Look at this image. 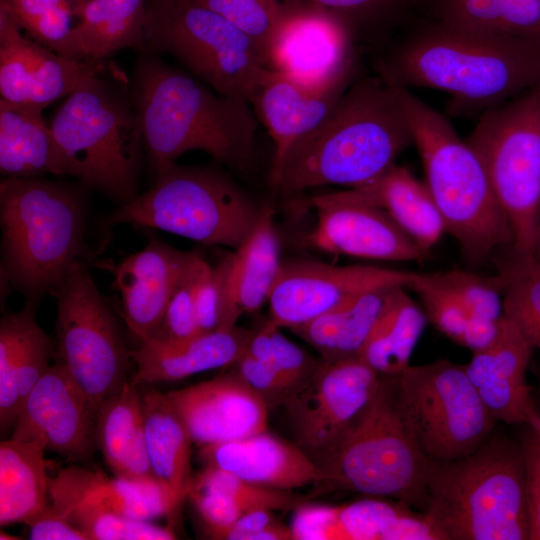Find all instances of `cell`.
<instances>
[{"label":"cell","instance_id":"51","mask_svg":"<svg viewBox=\"0 0 540 540\" xmlns=\"http://www.w3.org/2000/svg\"><path fill=\"white\" fill-rule=\"evenodd\" d=\"M223 306L221 274L216 265L211 266L204 260L195 290L196 317L200 333L220 329Z\"/></svg>","mask_w":540,"mask_h":540},{"label":"cell","instance_id":"58","mask_svg":"<svg viewBox=\"0 0 540 540\" xmlns=\"http://www.w3.org/2000/svg\"><path fill=\"white\" fill-rule=\"evenodd\" d=\"M528 426L534 429L540 437V414L539 413L533 418V420Z\"/></svg>","mask_w":540,"mask_h":540},{"label":"cell","instance_id":"32","mask_svg":"<svg viewBox=\"0 0 540 540\" xmlns=\"http://www.w3.org/2000/svg\"><path fill=\"white\" fill-rule=\"evenodd\" d=\"M43 110L0 100V171L5 177L63 175L55 138Z\"/></svg>","mask_w":540,"mask_h":540},{"label":"cell","instance_id":"28","mask_svg":"<svg viewBox=\"0 0 540 540\" xmlns=\"http://www.w3.org/2000/svg\"><path fill=\"white\" fill-rule=\"evenodd\" d=\"M35 302L0 323V426H14L21 407L48 369L51 342L35 319Z\"/></svg>","mask_w":540,"mask_h":540},{"label":"cell","instance_id":"5","mask_svg":"<svg viewBox=\"0 0 540 540\" xmlns=\"http://www.w3.org/2000/svg\"><path fill=\"white\" fill-rule=\"evenodd\" d=\"M424 513L440 540H529L520 441L493 432L465 457L430 460Z\"/></svg>","mask_w":540,"mask_h":540},{"label":"cell","instance_id":"25","mask_svg":"<svg viewBox=\"0 0 540 540\" xmlns=\"http://www.w3.org/2000/svg\"><path fill=\"white\" fill-rule=\"evenodd\" d=\"M350 84L312 91L266 69L250 104L274 143L270 175L277 171L289 149L328 117Z\"/></svg>","mask_w":540,"mask_h":540},{"label":"cell","instance_id":"4","mask_svg":"<svg viewBox=\"0 0 540 540\" xmlns=\"http://www.w3.org/2000/svg\"><path fill=\"white\" fill-rule=\"evenodd\" d=\"M124 72L110 63L68 95L50 128L63 175L125 204L137 195L145 152Z\"/></svg>","mask_w":540,"mask_h":540},{"label":"cell","instance_id":"13","mask_svg":"<svg viewBox=\"0 0 540 540\" xmlns=\"http://www.w3.org/2000/svg\"><path fill=\"white\" fill-rule=\"evenodd\" d=\"M60 361L83 390L93 412L129 381L131 356L112 309L87 267L74 262L53 293Z\"/></svg>","mask_w":540,"mask_h":540},{"label":"cell","instance_id":"44","mask_svg":"<svg viewBox=\"0 0 540 540\" xmlns=\"http://www.w3.org/2000/svg\"><path fill=\"white\" fill-rule=\"evenodd\" d=\"M190 488L222 493L232 499L244 512L255 509L295 510L303 503V498L291 491L263 487L207 465L198 474L193 475Z\"/></svg>","mask_w":540,"mask_h":540},{"label":"cell","instance_id":"54","mask_svg":"<svg viewBox=\"0 0 540 540\" xmlns=\"http://www.w3.org/2000/svg\"><path fill=\"white\" fill-rule=\"evenodd\" d=\"M334 512L335 506L299 505L290 526L293 540H325Z\"/></svg>","mask_w":540,"mask_h":540},{"label":"cell","instance_id":"10","mask_svg":"<svg viewBox=\"0 0 540 540\" xmlns=\"http://www.w3.org/2000/svg\"><path fill=\"white\" fill-rule=\"evenodd\" d=\"M142 52L170 54L214 91L249 103L268 68L246 33L192 0L147 1Z\"/></svg>","mask_w":540,"mask_h":540},{"label":"cell","instance_id":"39","mask_svg":"<svg viewBox=\"0 0 540 540\" xmlns=\"http://www.w3.org/2000/svg\"><path fill=\"white\" fill-rule=\"evenodd\" d=\"M440 21L479 33L540 42V0H438Z\"/></svg>","mask_w":540,"mask_h":540},{"label":"cell","instance_id":"52","mask_svg":"<svg viewBox=\"0 0 540 540\" xmlns=\"http://www.w3.org/2000/svg\"><path fill=\"white\" fill-rule=\"evenodd\" d=\"M519 439L525 463V497L529 540H540V437L525 425Z\"/></svg>","mask_w":540,"mask_h":540},{"label":"cell","instance_id":"9","mask_svg":"<svg viewBox=\"0 0 540 540\" xmlns=\"http://www.w3.org/2000/svg\"><path fill=\"white\" fill-rule=\"evenodd\" d=\"M430 460L401 413L393 375H381L367 409L324 465L332 488L426 507Z\"/></svg>","mask_w":540,"mask_h":540},{"label":"cell","instance_id":"38","mask_svg":"<svg viewBox=\"0 0 540 540\" xmlns=\"http://www.w3.org/2000/svg\"><path fill=\"white\" fill-rule=\"evenodd\" d=\"M490 260L503 282V314L540 352V264L514 243L498 249Z\"/></svg>","mask_w":540,"mask_h":540},{"label":"cell","instance_id":"14","mask_svg":"<svg viewBox=\"0 0 540 540\" xmlns=\"http://www.w3.org/2000/svg\"><path fill=\"white\" fill-rule=\"evenodd\" d=\"M380 377L359 357L322 360L283 406L295 444L322 469L367 409Z\"/></svg>","mask_w":540,"mask_h":540},{"label":"cell","instance_id":"55","mask_svg":"<svg viewBox=\"0 0 540 540\" xmlns=\"http://www.w3.org/2000/svg\"><path fill=\"white\" fill-rule=\"evenodd\" d=\"M500 320H490L471 315L459 345L472 352L482 350L493 343L499 331Z\"/></svg>","mask_w":540,"mask_h":540},{"label":"cell","instance_id":"19","mask_svg":"<svg viewBox=\"0 0 540 540\" xmlns=\"http://www.w3.org/2000/svg\"><path fill=\"white\" fill-rule=\"evenodd\" d=\"M16 438H41L48 450L73 460L97 446L95 413L61 361L50 365L26 397L13 426Z\"/></svg>","mask_w":540,"mask_h":540},{"label":"cell","instance_id":"20","mask_svg":"<svg viewBox=\"0 0 540 540\" xmlns=\"http://www.w3.org/2000/svg\"><path fill=\"white\" fill-rule=\"evenodd\" d=\"M196 255L153 238L118 264H105L114 276L122 318L139 344L157 336L167 305Z\"/></svg>","mask_w":540,"mask_h":540},{"label":"cell","instance_id":"50","mask_svg":"<svg viewBox=\"0 0 540 540\" xmlns=\"http://www.w3.org/2000/svg\"><path fill=\"white\" fill-rule=\"evenodd\" d=\"M188 498L206 526L212 539H223L225 533L244 511L226 495L200 488H190Z\"/></svg>","mask_w":540,"mask_h":540},{"label":"cell","instance_id":"23","mask_svg":"<svg viewBox=\"0 0 540 540\" xmlns=\"http://www.w3.org/2000/svg\"><path fill=\"white\" fill-rule=\"evenodd\" d=\"M204 464L229 472L248 482L291 491L325 483L324 470L295 443L266 431L244 438L201 447Z\"/></svg>","mask_w":540,"mask_h":540},{"label":"cell","instance_id":"41","mask_svg":"<svg viewBox=\"0 0 540 540\" xmlns=\"http://www.w3.org/2000/svg\"><path fill=\"white\" fill-rule=\"evenodd\" d=\"M224 16L246 33L266 64L272 40L283 22L308 0H192ZM267 66V64H266Z\"/></svg>","mask_w":540,"mask_h":540},{"label":"cell","instance_id":"11","mask_svg":"<svg viewBox=\"0 0 540 540\" xmlns=\"http://www.w3.org/2000/svg\"><path fill=\"white\" fill-rule=\"evenodd\" d=\"M466 142L485 168L514 244L531 252L540 222V84L485 110Z\"/></svg>","mask_w":540,"mask_h":540},{"label":"cell","instance_id":"33","mask_svg":"<svg viewBox=\"0 0 540 540\" xmlns=\"http://www.w3.org/2000/svg\"><path fill=\"white\" fill-rule=\"evenodd\" d=\"M45 442L11 437L0 444V524L30 523L47 507Z\"/></svg>","mask_w":540,"mask_h":540},{"label":"cell","instance_id":"34","mask_svg":"<svg viewBox=\"0 0 540 540\" xmlns=\"http://www.w3.org/2000/svg\"><path fill=\"white\" fill-rule=\"evenodd\" d=\"M354 189L384 209L426 255L446 231L427 185L406 167L395 164L375 180Z\"/></svg>","mask_w":540,"mask_h":540},{"label":"cell","instance_id":"29","mask_svg":"<svg viewBox=\"0 0 540 540\" xmlns=\"http://www.w3.org/2000/svg\"><path fill=\"white\" fill-rule=\"evenodd\" d=\"M50 504L62 509L82 505L150 521L165 517L163 491L155 480H131L70 466L49 478Z\"/></svg>","mask_w":540,"mask_h":540},{"label":"cell","instance_id":"48","mask_svg":"<svg viewBox=\"0 0 540 540\" xmlns=\"http://www.w3.org/2000/svg\"><path fill=\"white\" fill-rule=\"evenodd\" d=\"M203 262L204 259L197 253L175 289L167 305L161 328L154 338L183 340L200 334L196 317L195 290Z\"/></svg>","mask_w":540,"mask_h":540},{"label":"cell","instance_id":"31","mask_svg":"<svg viewBox=\"0 0 540 540\" xmlns=\"http://www.w3.org/2000/svg\"><path fill=\"white\" fill-rule=\"evenodd\" d=\"M137 386L127 381L100 404L95 414L96 442L114 475L155 480L148 460L142 394Z\"/></svg>","mask_w":540,"mask_h":540},{"label":"cell","instance_id":"1","mask_svg":"<svg viewBox=\"0 0 540 540\" xmlns=\"http://www.w3.org/2000/svg\"><path fill=\"white\" fill-rule=\"evenodd\" d=\"M376 70L407 89L450 94L454 110L485 111L540 84V42L439 21L398 43L377 60Z\"/></svg>","mask_w":540,"mask_h":540},{"label":"cell","instance_id":"8","mask_svg":"<svg viewBox=\"0 0 540 540\" xmlns=\"http://www.w3.org/2000/svg\"><path fill=\"white\" fill-rule=\"evenodd\" d=\"M154 174L153 187L120 205L104 221L106 227L154 228L202 244L236 249L256 223L261 209L215 169L173 163Z\"/></svg>","mask_w":540,"mask_h":540},{"label":"cell","instance_id":"21","mask_svg":"<svg viewBox=\"0 0 540 540\" xmlns=\"http://www.w3.org/2000/svg\"><path fill=\"white\" fill-rule=\"evenodd\" d=\"M166 394L200 447L267 430L266 402L235 372Z\"/></svg>","mask_w":540,"mask_h":540},{"label":"cell","instance_id":"37","mask_svg":"<svg viewBox=\"0 0 540 540\" xmlns=\"http://www.w3.org/2000/svg\"><path fill=\"white\" fill-rule=\"evenodd\" d=\"M390 288L359 295L290 330L312 346L323 361L358 357Z\"/></svg>","mask_w":540,"mask_h":540},{"label":"cell","instance_id":"15","mask_svg":"<svg viewBox=\"0 0 540 540\" xmlns=\"http://www.w3.org/2000/svg\"><path fill=\"white\" fill-rule=\"evenodd\" d=\"M356 38L338 16L307 3L276 32L267 67L312 91H328L355 79Z\"/></svg>","mask_w":540,"mask_h":540},{"label":"cell","instance_id":"27","mask_svg":"<svg viewBox=\"0 0 540 540\" xmlns=\"http://www.w3.org/2000/svg\"><path fill=\"white\" fill-rule=\"evenodd\" d=\"M148 460L166 504L167 525L174 529L188 498L193 474V439L166 393L147 390L142 394Z\"/></svg>","mask_w":540,"mask_h":540},{"label":"cell","instance_id":"16","mask_svg":"<svg viewBox=\"0 0 540 540\" xmlns=\"http://www.w3.org/2000/svg\"><path fill=\"white\" fill-rule=\"evenodd\" d=\"M414 272L373 265L336 266L294 259L281 264L268 302L269 320L292 329L369 291L404 286Z\"/></svg>","mask_w":540,"mask_h":540},{"label":"cell","instance_id":"53","mask_svg":"<svg viewBox=\"0 0 540 540\" xmlns=\"http://www.w3.org/2000/svg\"><path fill=\"white\" fill-rule=\"evenodd\" d=\"M27 525L31 540H89L82 530L50 503Z\"/></svg>","mask_w":540,"mask_h":540},{"label":"cell","instance_id":"49","mask_svg":"<svg viewBox=\"0 0 540 540\" xmlns=\"http://www.w3.org/2000/svg\"><path fill=\"white\" fill-rule=\"evenodd\" d=\"M235 373L266 402L268 408L284 406L296 392L283 376L246 351L233 364Z\"/></svg>","mask_w":540,"mask_h":540},{"label":"cell","instance_id":"30","mask_svg":"<svg viewBox=\"0 0 540 540\" xmlns=\"http://www.w3.org/2000/svg\"><path fill=\"white\" fill-rule=\"evenodd\" d=\"M148 0H88L80 22L58 54L80 61H105L124 48L142 52Z\"/></svg>","mask_w":540,"mask_h":540},{"label":"cell","instance_id":"12","mask_svg":"<svg viewBox=\"0 0 540 540\" xmlns=\"http://www.w3.org/2000/svg\"><path fill=\"white\" fill-rule=\"evenodd\" d=\"M398 404L417 445L431 461L465 457L494 432L496 421L464 365L446 359L393 375Z\"/></svg>","mask_w":540,"mask_h":540},{"label":"cell","instance_id":"17","mask_svg":"<svg viewBox=\"0 0 540 540\" xmlns=\"http://www.w3.org/2000/svg\"><path fill=\"white\" fill-rule=\"evenodd\" d=\"M317 220L303 237L317 250L358 258L421 262L426 254L389 214L358 190L312 197Z\"/></svg>","mask_w":540,"mask_h":540},{"label":"cell","instance_id":"36","mask_svg":"<svg viewBox=\"0 0 540 540\" xmlns=\"http://www.w3.org/2000/svg\"><path fill=\"white\" fill-rule=\"evenodd\" d=\"M406 289L395 286L388 290L381 313L358 356L380 375H396L410 365L428 321L423 308Z\"/></svg>","mask_w":540,"mask_h":540},{"label":"cell","instance_id":"6","mask_svg":"<svg viewBox=\"0 0 540 540\" xmlns=\"http://www.w3.org/2000/svg\"><path fill=\"white\" fill-rule=\"evenodd\" d=\"M392 85L446 231L458 242L468 263L490 260L498 249L514 243V235L480 158L443 114L410 89Z\"/></svg>","mask_w":540,"mask_h":540},{"label":"cell","instance_id":"59","mask_svg":"<svg viewBox=\"0 0 540 540\" xmlns=\"http://www.w3.org/2000/svg\"><path fill=\"white\" fill-rule=\"evenodd\" d=\"M0 539L1 540H7V539L11 540V539H19V537H14V535H12V534H8L6 532L1 531Z\"/></svg>","mask_w":540,"mask_h":540},{"label":"cell","instance_id":"57","mask_svg":"<svg viewBox=\"0 0 540 540\" xmlns=\"http://www.w3.org/2000/svg\"><path fill=\"white\" fill-rule=\"evenodd\" d=\"M531 253L533 254L534 258L537 260V262L540 264V222L536 230V235H535L534 244H533Z\"/></svg>","mask_w":540,"mask_h":540},{"label":"cell","instance_id":"42","mask_svg":"<svg viewBox=\"0 0 540 540\" xmlns=\"http://www.w3.org/2000/svg\"><path fill=\"white\" fill-rule=\"evenodd\" d=\"M245 351L275 369L296 391L314 376L322 363L321 358L315 359L286 338L270 320L253 331Z\"/></svg>","mask_w":540,"mask_h":540},{"label":"cell","instance_id":"43","mask_svg":"<svg viewBox=\"0 0 540 540\" xmlns=\"http://www.w3.org/2000/svg\"><path fill=\"white\" fill-rule=\"evenodd\" d=\"M55 508V507H54ZM57 509V508H55ZM82 530L89 540H172L174 529L118 513L76 505L57 509Z\"/></svg>","mask_w":540,"mask_h":540},{"label":"cell","instance_id":"56","mask_svg":"<svg viewBox=\"0 0 540 540\" xmlns=\"http://www.w3.org/2000/svg\"><path fill=\"white\" fill-rule=\"evenodd\" d=\"M272 510L255 509L244 512L225 533V540H252L253 536L276 520Z\"/></svg>","mask_w":540,"mask_h":540},{"label":"cell","instance_id":"45","mask_svg":"<svg viewBox=\"0 0 540 540\" xmlns=\"http://www.w3.org/2000/svg\"><path fill=\"white\" fill-rule=\"evenodd\" d=\"M342 19L356 40L376 38L397 24L420 0H308Z\"/></svg>","mask_w":540,"mask_h":540},{"label":"cell","instance_id":"46","mask_svg":"<svg viewBox=\"0 0 540 540\" xmlns=\"http://www.w3.org/2000/svg\"><path fill=\"white\" fill-rule=\"evenodd\" d=\"M434 281L452 293L477 317L498 321L503 316V282L496 273L484 276L462 269L431 273Z\"/></svg>","mask_w":540,"mask_h":540},{"label":"cell","instance_id":"40","mask_svg":"<svg viewBox=\"0 0 540 540\" xmlns=\"http://www.w3.org/2000/svg\"><path fill=\"white\" fill-rule=\"evenodd\" d=\"M88 0H0L23 32L57 52L80 22Z\"/></svg>","mask_w":540,"mask_h":540},{"label":"cell","instance_id":"7","mask_svg":"<svg viewBox=\"0 0 540 540\" xmlns=\"http://www.w3.org/2000/svg\"><path fill=\"white\" fill-rule=\"evenodd\" d=\"M1 272L27 301L54 293L84 251L83 198L75 188L40 177L0 183Z\"/></svg>","mask_w":540,"mask_h":540},{"label":"cell","instance_id":"18","mask_svg":"<svg viewBox=\"0 0 540 540\" xmlns=\"http://www.w3.org/2000/svg\"><path fill=\"white\" fill-rule=\"evenodd\" d=\"M110 62L64 57L28 37L10 13L0 6L1 99L45 109L68 96Z\"/></svg>","mask_w":540,"mask_h":540},{"label":"cell","instance_id":"22","mask_svg":"<svg viewBox=\"0 0 540 540\" xmlns=\"http://www.w3.org/2000/svg\"><path fill=\"white\" fill-rule=\"evenodd\" d=\"M534 348L504 314L497 337L488 347L472 352L464 369L496 423L529 425L538 414L527 371Z\"/></svg>","mask_w":540,"mask_h":540},{"label":"cell","instance_id":"24","mask_svg":"<svg viewBox=\"0 0 540 540\" xmlns=\"http://www.w3.org/2000/svg\"><path fill=\"white\" fill-rule=\"evenodd\" d=\"M273 216L271 208H262L242 244L216 264L224 295L219 330L236 327L243 314L256 312L269 299L282 264Z\"/></svg>","mask_w":540,"mask_h":540},{"label":"cell","instance_id":"2","mask_svg":"<svg viewBox=\"0 0 540 540\" xmlns=\"http://www.w3.org/2000/svg\"><path fill=\"white\" fill-rule=\"evenodd\" d=\"M411 145L393 85L379 75L354 79L328 117L289 149L270 183L283 195L326 185L357 188L384 174Z\"/></svg>","mask_w":540,"mask_h":540},{"label":"cell","instance_id":"35","mask_svg":"<svg viewBox=\"0 0 540 540\" xmlns=\"http://www.w3.org/2000/svg\"><path fill=\"white\" fill-rule=\"evenodd\" d=\"M325 540H440L424 512L380 497L335 506Z\"/></svg>","mask_w":540,"mask_h":540},{"label":"cell","instance_id":"26","mask_svg":"<svg viewBox=\"0 0 540 540\" xmlns=\"http://www.w3.org/2000/svg\"><path fill=\"white\" fill-rule=\"evenodd\" d=\"M254 330L234 327L200 333L183 340L154 338L130 350L135 384L184 379L233 365L245 352Z\"/></svg>","mask_w":540,"mask_h":540},{"label":"cell","instance_id":"47","mask_svg":"<svg viewBox=\"0 0 540 540\" xmlns=\"http://www.w3.org/2000/svg\"><path fill=\"white\" fill-rule=\"evenodd\" d=\"M409 289L418 295L434 327L458 344L471 316L463 304L437 284L431 273L414 272Z\"/></svg>","mask_w":540,"mask_h":540},{"label":"cell","instance_id":"3","mask_svg":"<svg viewBox=\"0 0 540 540\" xmlns=\"http://www.w3.org/2000/svg\"><path fill=\"white\" fill-rule=\"evenodd\" d=\"M131 95L154 173L191 150L237 170L251 163L257 117L248 101L220 94L148 52L137 61Z\"/></svg>","mask_w":540,"mask_h":540}]
</instances>
